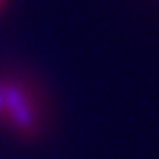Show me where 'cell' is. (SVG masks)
Instances as JSON below:
<instances>
[{
    "instance_id": "cell-1",
    "label": "cell",
    "mask_w": 159,
    "mask_h": 159,
    "mask_svg": "<svg viewBox=\"0 0 159 159\" xmlns=\"http://www.w3.org/2000/svg\"><path fill=\"white\" fill-rule=\"evenodd\" d=\"M0 125H8L23 136H33L39 127L35 98L12 79H0Z\"/></svg>"
},
{
    "instance_id": "cell-2",
    "label": "cell",
    "mask_w": 159,
    "mask_h": 159,
    "mask_svg": "<svg viewBox=\"0 0 159 159\" xmlns=\"http://www.w3.org/2000/svg\"><path fill=\"white\" fill-rule=\"evenodd\" d=\"M2 4H4V0H0V8H2Z\"/></svg>"
}]
</instances>
